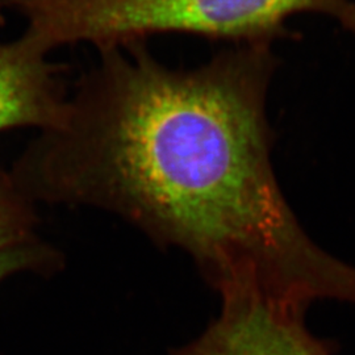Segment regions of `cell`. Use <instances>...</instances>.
<instances>
[{
	"instance_id": "7",
	"label": "cell",
	"mask_w": 355,
	"mask_h": 355,
	"mask_svg": "<svg viewBox=\"0 0 355 355\" xmlns=\"http://www.w3.org/2000/svg\"><path fill=\"white\" fill-rule=\"evenodd\" d=\"M29 1V0H0V19H1V12L6 10H16L19 6L23 3Z\"/></svg>"
},
{
	"instance_id": "3",
	"label": "cell",
	"mask_w": 355,
	"mask_h": 355,
	"mask_svg": "<svg viewBox=\"0 0 355 355\" xmlns=\"http://www.w3.org/2000/svg\"><path fill=\"white\" fill-rule=\"evenodd\" d=\"M220 318L173 355H329L305 328V306L255 287L221 290Z\"/></svg>"
},
{
	"instance_id": "4",
	"label": "cell",
	"mask_w": 355,
	"mask_h": 355,
	"mask_svg": "<svg viewBox=\"0 0 355 355\" xmlns=\"http://www.w3.org/2000/svg\"><path fill=\"white\" fill-rule=\"evenodd\" d=\"M64 69L26 35L0 44V132L57 125L67 99Z\"/></svg>"
},
{
	"instance_id": "5",
	"label": "cell",
	"mask_w": 355,
	"mask_h": 355,
	"mask_svg": "<svg viewBox=\"0 0 355 355\" xmlns=\"http://www.w3.org/2000/svg\"><path fill=\"white\" fill-rule=\"evenodd\" d=\"M31 220L28 199L0 170V252L26 243Z\"/></svg>"
},
{
	"instance_id": "1",
	"label": "cell",
	"mask_w": 355,
	"mask_h": 355,
	"mask_svg": "<svg viewBox=\"0 0 355 355\" xmlns=\"http://www.w3.org/2000/svg\"><path fill=\"white\" fill-rule=\"evenodd\" d=\"M270 42L193 70L159 64L144 41L102 48L57 125L15 164L28 199L123 215L196 259L218 291L255 287L295 304H355V267L297 223L271 165Z\"/></svg>"
},
{
	"instance_id": "6",
	"label": "cell",
	"mask_w": 355,
	"mask_h": 355,
	"mask_svg": "<svg viewBox=\"0 0 355 355\" xmlns=\"http://www.w3.org/2000/svg\"><path fill=\"white\" fill-rule=\"evenodd\" d=\"M49 255L40 246L26 242L0 252V282L26 268L41 266Z\"/></svg>"
},
{
	"instance_id": "2",
	"label": "cell",
	"mask_w": 355,
	"mask_h": 355,
	"mask_svg": "<svg viewBox=\"0 0 355 355\" xmlns=\"http://www.w3.org/2000/svg\"><path fill=\"white\" fill-rule=\"evenodd\" d=\"M24 35L45 53L89 42L96 49L179 32L271 42L299 13H321L355 33V0H29L16 8Z\"/></svg>"
}]
</instances>
